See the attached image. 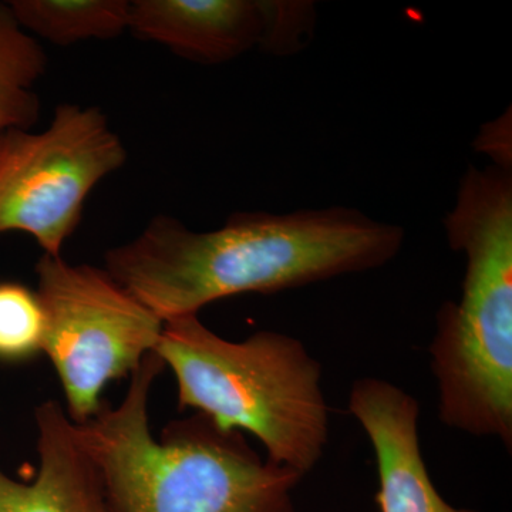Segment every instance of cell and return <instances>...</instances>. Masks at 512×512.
<instances>
[{
	"label": "cell",
	"instance_id": "11",
	"mask_svg": "<svg viewBox=\"0 0 512 512\" xmlns=\"http://www.w3.org/2000/svg\"><path fill=\"white\" fill-rule=\"evenodd\" d=\"M46 63L40 43L19 25L9 3H0V137L29 130L39 119L35 86Z\"/></svg>",
	"mask_w": 512,
	"mask_h": 512
},
{
	"label": "cell",
	"instance_id": "1",
	"mask_svg": "<svg viewBox=\"0 0 512 512\" xmlns=\"http://www.w3.org/2000/svg\"><path fill=\"white\" fill-rule=\"evenodd\" d=\"M404 237L399 225L346 207L237 212L208 232L160 215L133 241L107 251L104 269L167 322L229 296L268 295L382 268Z\"/></svg>",
	"mask_w": 512,
	"mask_h": 512
},
{
	"label": "cell",
	"instance_id": "9",
	"mask_svg": "<svg viewBox=\"0 0 512 512\" xmlns=\"http://www.w3.org/2000/svg\"><path fill=\"white\" fill-rule=\"evenodd\" d=\"M39 468L15 480L0 467V512H117L79 427L55 400L36 407Z\"/></svg>",
	"mask_w": 512,
	"mask_h": 512
},
{
	"label": "cell",
	"instance_id": "4",
	"mask_svg": "<svg viewBox=\"0 0 512 512\" xmlns=\"http://www.w3.org/2000/svg\"><path fill=\"white\" fill-rule=\"evenodd\" d=\"M178 386V409L197 410L224 431H248L268 460L302 476L329 439L322 369L301 340L262 330L229 342L198 315L164 322L154 350Z\"/></svg>",
	"mask_w": 512,
	"mask_h": 512
},
{
	"label": "cell",
	"instance_id": "12",
	"mask_svg": "<svg viewBox=\"0 0 512 512\" xmlns=\"http://www.w3.org/2000/svg\"><path fill=\"white\" fill-rule=\"evenodd\" d=\"M46 313L39 293L16 281H0V363L20 365L42 355Z\"/></svg>",
	"mask_w": 512,
	"mask_h": 512
},
{
	"label": "cell",
	"instance_id": "8",
	"mask_svg": "<svg viewBox=\"0 0 512 512\" xmlns=\"http://www.w3.org/2000/svg\"><path fill=\"white\" fill-rule=\"evenodd\" d=\"M349 410L375 450L380 512H477L441 497L421 456L419 402L396 384L366 377L353 384Z\"/></svg>",
	"mask_w": 512,
	"mask_h": 512
},
{
	"label": "cell",
	"instance_id": "3",
	"mask_svg": "<svg viewBox=\"0 0 512 512\" xmlns=\"http://www.w3.org/2000/svg\"><path fill=\"white\" fill-rule=\"evenodd\" d=\"M466 255L460 301L437 312L430 345L440 420L512 447V167H470L444 220Z\"/></svg>",
	"mask_w": 512,
	"mask_h": 512
},
{
	"label": "cell",
	"instance_id": "5",
	"mask_svg": "<svg viewBox=\"0 0 512 512\" xmlns=\"http://www.w3.org/2000/svg\"><path fill=\"white\" fill-rule=\"evenodd\" d=\"M37 293L46 313L49 357L76 424L93 419L114 380L133 375L157 349L164 322L106 269L43 255Z\"/></svg>",
	"mask_w": 512,
	"mask_h": 512
},
{
	"label": "cell",
	"instance_id": "2",
	"mask_svg": "<svg viewBox=\"0 0 512 512\" xmlns=\"http://www.w3.org/2000/svg\"><path fill=\"white\" fill-rule=\"evenodd\" d=\"M165 369L156 352L130 376L119 406L77 424L117 512H295L301 473L262 460L239 431L202 414L171 421L160 439L148 423L151 387Z\"/></svg>",
	"mask_w": 512,
	"mask_h": 512
},
{
	"label": "cell",
	"instance_id": "10",
	"mask_svg": "<svg viewBox=\"0 0 512 512\" xmlns=\"http://www.w3.org/2000/svg\"><path fill=\"white\" fill-rule=\"evenodd\" d=\"M9 6L23 29L59 46L113 39L130 19L127 0H13Z\"/></svg>",
	"mask_w": 512,
	"mask_h": 512
},
{
	"label": "cell",
	"instance_id": "7",
	"mask_svg": "<svg viewBox=\"0 0 512 512\" xmlns=\"http://www.w3.org/2000/svg\"><path fill=\"white\" fill-rule=\"evenodd\" d=\"M315 20V5L305 0H136L128 29L185 59L221 64L254 47L301 52Z\"/></svg>",
	"mask_w": 512,
	"mask_h": 512
},
{
	"label": "cell",
	"instance_id": "6",
	"mask_svg": "<svg viewBox=\"0 0 512 512\" xmlns=\"http://www.w3.org/2000/svg\"><path fill=\"white\" fill-rule=\"evenodd\" d=\"M119 134L96 107L62 104L46 130L0 137V235L29 234L45 255L62 256L84 202L126 163Z\"/></svg>",
	"mask_w": 512,
	"mask_h": 512
}]
</instances>
